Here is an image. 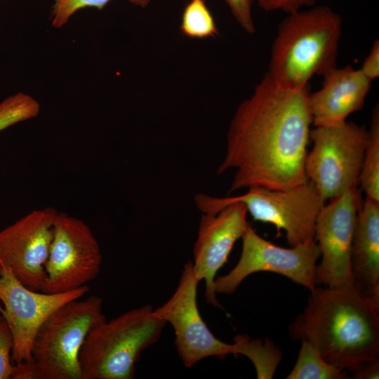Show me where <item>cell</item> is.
Wrapping results in <instances>:
<instances>
[{
    "label": "cell",
    "instance_id": "cell-1",
    "mask_svg": "<svg viewBox=\"0 0 379 379\" xmlns=\"http://www.w3.org/2000/svg\"><path fill=\"white\" fill-rule=\"evenodd\" d=\"M310 85L281 86L266 73L238 106L217 174L234 169L228 193L252 187L286 190L306 182L305 161L312 118Z\"/></svg>",
    "mask_w": 379,
    "mask_h": 379
},
{
    "label": "cell",
    "instance_id": "cell-2",
    "mask_svg": "<svg viewBox=\"0 0 379 379\" xmlns=\"http://www.w3.org/2000/svg\"><path fill=\"white\" fill-rule=\"evenodd\" d=\"M289 324L294 340L312 344L328 363L348 373L379 359V303L352 286H317Z\"/></svg>",
    "mask_w": 379,
    "mask_h": 379
},
{
    "label": "cell",
    "instance_id": "cell-3",
    "mask_svg": "<svg viewBox=\"0 0 379 379\" xmlns=\"http://www.w3.org/2000/svg\"><path fill=\"white\" fill-rule=\"evenodd\" d=\"M343 20L326 6L288 13L279 24L266 72L293 89L310 85L314 75L336 67Z\"/></svg>",
    "mask_w": 379,
    "mask_h": 379
},
{
    "label": "cell",
    "instance_id": "cell-4",
    "mask_svg": "<svg viewBox=\"0 0 379 379\" xmlns=\"http://www.w3.org/2000/svg\"><path fill=\"white\" fill-rule=\"evenodd\" d=\"M72 300L54 312L34 340L31 364L16 365L13 379H81L79 353L89 332L107 321L102 300Z\"/></svg>",
    "mask_w": 379,
    "mask_h": 379
},
{
    "label": "cell",
    "instance_id": "cell-5",
    "mask_svg": "<svg viewBox=\"0 0 379 379\" xmlns=\"http://www.w3.org/2000/svg\"><path fill=\"white\" fill-rule=\"evenodd\" d=\"M152 307L132 309L93 328L81 347V379H132L142 352L155 344L166 323Z\"/></svg>",
    "mask_w": 379,
    "mask_h": 379
},
{
    "label": "cell",
    "instance_id": "cell-6",
    "mask_svg": "<svg viewBox=\"0 0 379 379\" xmlns=\"http://www.w3.org/2000/svg\"><path fill=\"white\" fill-rule=\"evenodd\" d=\"M240 196L215 197L197 194L194 201L202 213L216 214L233 202L244 204L255 221L273 225L285 232L290 246L314 241L317 216L326 204L310 181L286 190L252 187Z\"/></svg>",
    "mask_w": 379,
    "mask_h": 379
},
{
    "label": "cell",
    "instance_id": "cell-7",
    "mask_svg": "<svg viewBox=\"0 0 379 379\" xmlns=\"http://www.w3.org/2000/svg\"><path fill=\"white\" fill-rule=\"evenodd\" d=\"M368 136L364 127L347 120L310 131L313 145L306 155L305 172L326 202L358 186Z\"/></svg>",
    "mask_w": 379,
    "mask_h": 379
},
{
    "label": "cell",
    "instance_id": "cell-8",
    "mask_svg": "<svg viewBox=\"0 0 379 379\" xmlns=\"http://www.w3.org/2000/svg\"><path fill=\"white\" fill-rule=\"evenodd\" d=\"M241 239L240 258L227 274L215 279L216 293H234L246 277L259 272L284 276L309 291L317 286L315 270L320 252L315 241L284 248L261 237L251 225Z\"/></svg>",
    "mask_w": 379,
    "mask_h": 379
},
{
    "label": "cell",
    "instance_id": "cell-9",
    "mask_svg": "<svg viewBox=\"0 0 379 379\" xmlns=\"http://www.w3.org/2000/svg\"><path fill=\"white\" fill-rule=\"evenodd\" d=\"M89 291L84 285L60 293L33 291L24 286L11 270L0 264V314L13 338V364H31L32 349L42 325L66 303L82 298Z\"/></svg>",
    "mask_w": 379,
    "mask_h": 379
},
{
    "label": "cell",
    "instance_id": "cell-10",
    "mask_svg": "<svg viewBox=\"0 0 379 379\" xmlns=\"http://www.w3.org/2000/svg\"><path fill=\"white\" fill-rule=\"evenodd\" d=\"M101 263L100 245L88 225L60 212L41 291L60 293L79 288L98 275Z\"/></svg>",
    "mask_w": 379,
    "mask_h": 379
},
{
    "label": "cell",
    "instance_id": "cell-11",
    "mask_svg": "<svg viewBox=\"0 0 379 379\" xmlns=\"http://www.w3.org/2000/svg\"><path fill=\"white\" fill-rule=\"evenodd\" d=\"M361 193L358 186L348 189L329 199L317 216L314 241L321 261L315 270L317 286L353 285L351 251Z\"/></svg>",
    "mask_w": 379,
    "mask_h": 379
},
{
    "label": "cell",
    "instance_id": "cell-12",
    "mask_svg": "<svg viewBox=\"0 0 379 379\" xmlns=\"http://www.w3.org/2000/svg\"><path fill=\"white\" fill-rule=\"evenodd\" d=\"M193 264H185L178 285L173 295L153 310L159 319L169 323L175 334V345L184 365L191 368L210 357L224 359L236 354L234 343L217 338L202 319L197 305V286Z\"/></svg>",
    "mask_w": 379,
    "mask_h": 379
},
{
    "label": "cell",
    "instance_id": "cell-13",
    "mask_svg": "<svg viewBox=\"0 0 379 379\" xmlns=\"http://www.w3.org/2000/svg\"><path fill=\"white\" fill-rule=\"evenodd\" d=\"M60 212L52 207L33 211L0 231V264L28 288L41 291Z\"/></svg>",
    "mask_w": 379,
    "mask_h": 379
},
{
    "label": "cell",
    "instance_id": "cell-14",
    "mask_svg": "<svg viewBox=\"0 0 379 379\" xmlns=\"http://www.w3.org/2000/svg\"><path fill=\"white\" fill-rule=\"evenodd\" d=\"M247 213L244 204L233 202L216 214L202 213L200 218L193 249V268L197 279L205 281L207 303L217 308L222 307L216 297L215 277L248 226Z\"/></svg>",
    "mask_w": 379,
    "mask_h": 379
},
{
    "label": "cell",
    "instance_id": "cell-15",
    "mask_svg": "<svg viewBox=\"0 0 379 379\" xmlns=\"http://www.w3.org/2000/svg\"><path fill=\"white\" fill-rule=\"evenodd\" d=\"M371 82L359 69L351 65L336 67L325 74L321 88L309 95L312 124L345 121L348 116L364 107Z\"/></svg>",
    "mask_w": 379,
    "mask_h": 379
},
{
    "label": "cell",
    "instance_id": "cell-16",
    "mask_svg": "<svg viewBox=\"0 0 379 379\" xmlns=\"http://www.w3.org/2000/svg\"><path fill=\"white\" fill-rule=\"evenodd\" d=\"M353 285L379 303V201L361 199L351 251Z\"/></svg>",
    "mask_w": 379,
    "mask_h": 379
},
{
    "label": "cell",
    "instance_id": "cell-17",
    "mask_svg": "<svg viewBox=\"0 0 379 379\" xmlns=\"http://www.w3.org/2000/svg\"><path fill=\"white\" fill-rule=\"evenodd\" d=\"M236 354L245 356L254 365L257 378L271 379L282 358V353L272 340L265 338L253 339L247 335H237L234 338Z\"/></svg>",
    "mask_w": 379,
    "mask_h": 379
},
{
    "label": "cell",
    "instance_id": "cell-18",
    "mask_svg": "<svg viewBox=\"0 0 379 379\" xmlns=\"http://www.w3.org/2000/svg\"><path fill=\"white\" fill-rule=\"evenodd\" d=\"M298 357L287 379H347L348 372L326 361L316 347L301 341Z\"/></svg>",
    "mask_w": 379,
    "mask_h": 379
},
{
    "label": "cell",
    "instance_id": "cell-19",
    "mask_svg": "<svg viewBox=\"0 0 379 379\" xmlns=\"http://www.w3.org/2000/svg\"><path fill=\"white\" fill-rule=\"evenodd\" d=\"M369 136L359 178V189L366 197L379 201V109L373 110Z\"/></svg>",
    "mask_w": 379,
    "mask_h": 379
},
{
    "label": "cell",
    "instance_id": "cell-20",
    "mask_svg": "<svg viewBox=\"0 0 379 379\" xmlns=\"http://www.w3.org/2000/svg\"><path fill=\"white\" fill-rule=\"evenodd\" d=\"M180 28L184 36L191 39L215 37L218 34L214 18L206 0H190L186 4Z\"/></svg>",
    "mask_w": 379,
    "mask_h": 379
},
{
    "label": "cell",
    "instance_id": "cell-21",
    "mask_svg": "<svg viewBox=\"0 0 379 379\" xmlns=\"http://www.w3.org/2000/svg\"><path fill=\"white\" fill-rule=\"evenodd\" d=\"M39 103L32 96L17 93L0 102V131L18 122L36 117Z\"/></svg>",
    "mask_w": 379,
    "mask_h": 379
},
{
    "label": "cell",
    "instance_id": "cell-22",
    "mask_svg": "<svg viewBox=\"0 0 379 379\" xmlns=\"http://www.w3.org/2000/svg\"><path fill=\"white\" fill-rule=\"evenodd\" d=\"M112 0H54L52 8V25L60 28L65 25L70 18L78 11L93 7L102 9ZM141 8L147 7L151 0H128Z\"/></svg>",
    "mask_w": 379,
    "mask_h": 379
},
{
    "label": "cell",
    "instance_id": "cell-23",
    "mask_svg": "<svg viewBox=\"0 0 379 379\" xmlns=\"http://www.w3.org/2000/svg\"><path fill=\"white\" fill-rule=\"evenodd\" d=\"M12 349V335L3 318L0 321V379H13L16 372L17 366L11 359Z\"/></svg>",
    "mask_w": 379,
    "mask_h": 379
},
{
    "label": "cell",
    "instance_id": "cell-24",
    "mask_svg": "<svg viewBox=\"0 0 379 379\" xmlns=\"http://www.w3.org/2000/svg\"><path fill=\"white\" fill-rule=\"evenodd\" d=\"M239 25L249 34L255 28L252 15V0H225Z\"/></svg>",
    "mask_w": 379,
    "mask_h": 379
},
{
    "label": "cell",
    "instance_id": "cell-25",
    "mask_svg": "<svg viewBox=\"0 0 379 379\" xmlns=\"http://www.w3.org/2000/svg\"><path fill=\"white\" fill-rule=\"evenodd\" d=\"M266 11H282L288 13L301 10L302 7L313 6L316 0H256Z\"/></svg>",
    "mask_w": 379,
    "mask_h": 379
},
{
    "label": "cell",
    "instance_id": "cell-26",
    "mask_svg": "<svg viewBox=\"0 0 379 379\" xmlns=\"http://www.w3.org/2000/svg\"><path fill=\"white\" fill-rule=\"evenodd\" d=\"M371 81L379 77V41L375 40L359 69Z\"/></svg>",
    "mask_w": 379,
    "mask_h": 379
},
{
    "label": "cell",
    "instance_id": "cell-27",
    "mask_svg": "<svg viewBox=\"0 0 379 379\" xmlns=\"http://www.w3.org/2000/svg\"><path fill=\"white\" fill-rule=\"evenodd\" d=\"M350 378L378 379L379 378V359L365 362L350 372Z\"/></svg>",
    "mask_w": 379,
    "mask_h": 379
},
{
    "label": "cell",
    "instance_id": "cell-28",
    "mask_svg": "<svg viewBox=\"0 0 379 379\" xmlns=\"http://www.w3.org/2000/svg\"><path fill=\"white\" fill-rule=\"evenodd\" d=\"M3 319L2 315L0 314V321Z\"/></svg>",
    "mask_w": 379,
    "mask_h": 379
}]
</instances>
